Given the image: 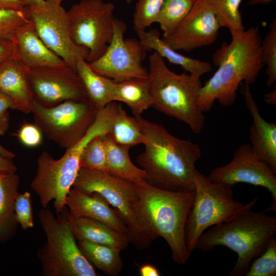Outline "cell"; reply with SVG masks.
I'll list each match as a JSON object with an SVG mask.
<instances>
[{
  "label": "cell",
  "instance_id": "cell-1",
  "mask_svg": "<svg viewBox=\"0 0 276 276\" xmlns=\"http://www.w3.org/2000/svg\"><path fill=\"white\" fill-rule=\"evenodd\" d=\"M136 118L145 136L144 150L136 157L144 180L163 190L194 192L195 165L202 155L198 145L174 136L160 124Z\"/></svg>",
  "mask_w": 276,
  "mask_h": 276
},
{
  "label": "cell",
  "instance_id": "cell-2",
  "mask_svg": "<svg viewBox=\"0 0 276 276\" xmlns=\"http://www.w3.org/2000/svg\"><path fill=\"white\" fill-rule=\"evenodd\" d=\"M231 36L230 43L223 42L214 53L213 61L218 68L199 92L197 103L204 112L210 111L216 100L224 107L232 106L239 85L254 84L265 66L258 26Z\"/></svg>",
  "mask_w": 276,
  "mask_h": 276
},
{
  "label": "cell",
  "instance_id": "cell-3",
  "mask_svg": "<svg viewBox=\"0 0 276 276\" xmlns=\"http://www.w3.org/2000/svg\"><path fill=\"white\" fill-rule=\"evenodd\" d=\"M209 228L198 238L195 249L209 252L223 246L235 251L238 259L228 274L240 276L245 274L251 262L275 237L276 218L249 208Z\"/></svg>",
  "mask_w": 276,
  "mask_h": 276
},
{
  "label": "cell",
  "instance_id": "cell-4",
  "mask_svg": "<svg viewBox=\"0 0 276 276\" xmlns=\"http://www.w3.org/2000/svg\"><path fill=\"white\" fill-rule=\"evenodd\" d=\"M148 73L151 107L186 123L195 134H200L205 123L204 112L197 103L202 86L200 77L172 71L155 52L149 56Z\"/></svg>",
  "mask_w": 276,
  "mask_h": 276
},
{
  "label": "cell",
  "instance_id": "cell-5",
  "mask_svg": "<svg viewBox=\"0 0 276 276\" xmlns=\"http://www.w3.org/2000/svg\"><path fill=\"white\" fill-rule=\"evenodd\" d=\"M72 188L104 197L117 210L128 229L130 243L137 249L148 248L160 237L145 214L133 182L105 171L80 167Z\"/></svg>",
  "mask_w": 276,
  "mask_h": 276
},
{
  "label": "cell",
  "instance_id": "cell-6",
  "mask_svg": "<svg viewBox=\"0 0 276 276\" xmlns=\"http://www.w3.org/2000/svg\"><path fill=\"white\" fill-rule=\"evenodd\" d=\"M152 226L167 242L173 261L186 264L191 254L185 238L187 216L194 192H174L153 187L145 180L134 183Z\"/></svg>",
  "mask_w": 276,
  "mask_h": 276
},
{
  "label": "cell",
  "instance_id": "cell-7",
  "mask_svg": "<svg viewBox=\"0 0 276 276\" xmlns=\"http://www.w3.org/2000/svg\"><path fill=\"white\" fill-rule=\"evenodd\" d=\"M68 213L66 206L57 217L48 207L38 212V219L47 239L37 254L41 275L98 276L76 243L68 222Z\"/></svg>",
  "mask_w": 276,
  "mask_h": 276
},
{
  "label": "cell",
  "instance_id": "cell-8",
  "mask_svg": "<svg viewBox=\"0 0 276 276\" xmlns=\"http://www.w3.org/2000/svg\"><path fill=\"white\" fill-rule=\"evenodd\" d=\"M258 200L255 198L248 203L243 204L234 199L232 188L214 183L197 170L194 196L185 229L189 251L192 253L195 249L198 238L208 228L252 208Z\"/></svg>",
  "mask_w": 276,
  "mask_h": 276
},
{
  "label": "cell",
  "instance_id": "cell-9",
  "mask_svg": "<svg viewBox=\"0 0 276 276\" xmlns=\"http://www.w3.org/2000/svg\"><path fill=\"white\" fill-rule=\"evenodd\" d=\"M98 111L89 99L65 101L51 107L34 101L31 109L34 124L42 133L66 149L85 135L94 123Z\"/></svg>",
  "mask_w": 276,
  "mask_h": 276
},
{
  "label": "cell",
  "instance_id": "cell-10",
  "mask_svg": "<svg viewBox=\"0 0 276 276\" xmlns=\"http://www.w3.org/2000/svg\"><path fill=\"white\" fill-rule=\"evenodd\" d=\"M114 5L103 0H82L67 11L71 36L79 46L88 49V63L105 52L113 34Z\"/></svg>",
  "mask_w": 276,
  "mask_h": 276
},
{
  "label": "cell",
  "instance_id": "cell-11",
  "mask_svg": "<svg viewBox=\"0 0 276 276\" xmlns=\"http://www.w3.org/2000/svg\"><path fill=\"white\" fill-rule=\"evenodd\" d=\"M81 156L72 148L66 149L64 155L57 159L47 151L39 155L36 173L30 186L43 208L53 201L58 214L66 206V198L80 168Z\"/></svg>",
  "mask_w": 276,
  "mask_h": 276
},
{
  "label": "cell",
  "instance_id": "cell-12",
  "mask_svg": "<svg viewBox=\"0 0 276 276\" xmlns=\"http://www.w3.org/2000/svg\"><path fill=\"white\" fill-rule=\"evenodd\" d=\"M40 6H26L25 11L44 44L64 62L76 70L77 62L86 61L87 49L73 41L67 10L55 0H45Z\"/></svg>",
  "mask_w": 276,
  "mask_h": 276
},
{
  "label": "cell",
  "instance_id": "cell-13",
  "mask_svg": "<svg viewBox=\"0 0 276 276\" xmlns=\"http://www.w3.org/2000/svg\"><path fill=\"white\" fill-rule=\"evenodd\" d=\"M127 26L115 18L112 40L104 54L88 63L96 73L120 82L133 78L148 79L143 62L148 51L139 39L124 38Z\"/></svg>",
  "mask_w": 276,
  "mask_h": 276
},
{
  "label": "cell",
  "instance_id": "cell-14",
  "mask_svg": "<svg viewBox=\"0 0 276 276\" xmlns=\"http://www.w3.org/2000/svg\"><path fill=\"white\" fill-rule=\"evenodd\" d=\"M276 172L253 151L243 144L235 151L232 160L214 169L208 176L212 182L232 188L238 183L264 187L270 193L272 203L268 211L276 210Z\"/></svg>",
  "mask_w": 276,
  "mask_h": 276
},
{
  "label": "cell",
  "instance_id": "cell-15",
  "mask_svg": "<svg viewBox=\"0 0 276 276\" xmlns=\"http://www.w3.org/2000/svg\"><path fill=\"white\" fill-rule=\"evenodd\" d=\"M30 85L34 100L51 107L65 101L88 99L76 71L66 64L30 67Z\"/></svg>",
  "mask_w": 276,
  "mask_h": 276
},
{
  "label": "cell",
  "instance_id": "cell-16",
  "mask_svg": "<svg viewBox=\"0 0 276 276\" xmlns=\"http://www.w3.org/2000/svg\"><path fill=\"white\" fill-rule=\"evenodd\" d=\"M220 28L209 0H195L178 27L171 35L162 39L174 50L189 52L213 44Z\"/></svg>",
  "mask_w": 276,
  "mask_h": 276
},
{
  "label": "cell",
  "instance_id": "cell-17",
  "mask_svg": "<svg viewBox=\"0 0 276 276\" xmlns=\"http://www.w3.org/2000/svg\"><path fill=\"white\" fill-rule=\"evenodd\" d=\"M66 203L72 215L99 221L128 236L127 226L117 210L100 194L85 193L72 188Z\"/></svg>",
  "mask_w": 276,
  "mask_h": 276
},
{
  "label": "cell",
  "instance_id": "cell-18",
  "mask_svg": "<svg viewBox=\"0 0 276 276\" xmlns=\"http://www.w3.org/2000/svg\"><path fill=\"white\" fill-rule=\"evenodd\" d=\"M242 93L252 119L249 129L250 144L253 151L276 172V123L266 121L250 89V85L242 84Z\"/></svg>",
  "mask_w": 276,
  "mask_h": 276
},
{
  "label": "cell",
  "instance_id": "cell-19",
  "mask_svg": "<svg viewBox=\"0 0 276 276\" xmlns=\"http://www.w3.org/2000/svg\"><path fill=\"white\" fill-rule=\"evenodd\" d=\"M30 68L15 56L0 63V91L15 102L16 110L31 112L34 101L30 85Z\"/></svg>",
  "mask_w": 276,
  "mask_h": 276
},
{
  "label": "cell",
  "instance_id": "cell-20",
  "mask_svg": "<svg viewBox=\"0 0 276 276\" xmlns=\"http://www.w3.org/2000/svg\"><path fill=\"white\" fill-rule=\"evenodd\" d=\"M13 41L17 57L29 67L66 64L42 41L31 20L17 30Z\"/></svg>",
  "mask_w": 276,
  "mask_h": 276
},
{
  "label": "cell",
  "instance_id": "cell-21",
  "mask_svg": "<svg viewBox=\"0 0 276 276\" xmlns=\"http://www.w3.org/2000/svg\"><path fill=\"white\" fill-rule=\"evenodd\" d=\"M68 222L78 240H85L112 247L118 251L125 250L130 243L127 235L119 232L99 221L75 217L68 213Z\"/></svg>",
  "mask_w": 276,
  "mask_h": 276
},
{
  "label": "cell",
  "instance_id": "cell-22",
  "mask_svg": "<svg viewBox=\"0 0 276 276\" xmlns=\"http://www.w3.org/2000/svg\"><path fill=\"white\" fill-rule=\"evenodd\" d=\"M136 34L140 43L147 51L153 50L170 63L180 66L186 72L200 77L212 70L209 62L185 56L171 48L160 37L156 29Z\"/></svg>",
  "mask_w": 276,
  "mask_h": 276
},
{
  "label": "cell",
  "instance_id": "cell-23",
  "mask_svg": "<svg viewBox=\"0 0 276 276\" xmlns=\"http://www.w3.org/2000/svg\"><path fill=\"white\" fill-rule=\"evenodd\" d=\"M19 183L15 172L0 171V242H7L16 232L15 203Z\"/></svg>",
  "mask_w": 276,
  "mask_h": 276
},
{
  "label": "cell",
  "instance_id": "cell-24",
  "mask_svg": "<svg viewBox=\"0 0 276 276\" xmlns=\"http://www.w3.org/2000/svg\"><path fill=\"white\" fill-rule=\"evenodd\" d=\"M113 101L126 104L135 117L151 107L152 99L148 79L133 78L124 81H114Z\"/></svg>",
  "mask_w": 276,
  "mask_h": 276
},
{
  "label": "cell",
  "instance_id": "cell-25",
  "mask_svg": "<svg viewBox=\"0 0 276 276\" xmlns=\"http://www.w3.org/2000/svg\"><path fill=\"white\" fill-rule=\"evenodd\" d=\"M103 139L106 148L107 172L133 183L144 180L145 171L130 159V148L118 144L108 133L103 135Z\"/></svg>",
  "mask_w": 276,
  "mask_h": 276
},
{
  "label": "cell",
  "instance_id": "cell-26",
  "mask_svg": "<svg viewBox=\"0 0 276 276\" xmlns=\"http://www.w3.org/2000/svg\"><path fill=\"white\" fill-rule=\"evenodd\" d=\"M76 71L83 84L88 99L98 110L113 101L114 81L95 72L84 59L77 62Z\"/></svg>",
  "mask_w": 276,
  "mask_h": 276
},
{
  "label": "cell",
  "instance_id": "cell-27",
  "mask_svg": "<svg viewBox=\"0 0 276 276\" xmlns=\"http://www.w3.org/2000/svg\"><path fill=\"white\" fill-rule=\"evenodd\" d=\"M78 247L91 264L109 276L118 275L123 262L118 251L108 246L88 240H78Z\"/></svg>",
  "mask_w": 276,
  "mask_h": 276
},
{
  "label": "cell",
  "instance_id": "cell-28",
  "mask_svg": "<svg viewBox=\"0 0 276 276\" xmlns=\"http://www.w3.org/2000/svg\"><path fill=\"white\" fill-rule=\"evenodd\" d=\"M108 134L118 144L130 148L145 141L137 118L129 116L120 104Z\"/></svg>",
  "mask_w": 276,
  "mask_h": 276
},
{
  "label": "cell",
  "instance_id": "cell-29",
  "mask_svg": "<svg viewBox=\"0 0 276 276\" xmlns=\"http://www.w3.org/2000/svg\"><path fill=\"white\" fill-rule=\"evenodd\" d=\"M195 0H165L156 18L163 32V37L171 35L187 16Z\"/></svg>",
  "mask_w": 276,
  "mask_h": 276
},
{
  "label": "cell",
  "instance_id": "cell-30",
  "mask_svg": "<svg viewBox=\"0 0 276 276\" xmlns=\"http://www.w3.org/2000/svg\"><path fill=\"white\" fill-rule=\"evenodd\" d=\"M243 0H209L220 27L231 34L243 31L245 28L239 7Z\"/></svg>",
  "mask_w": 276,
  "mask_h": 276
},
{
  "label": "cell",
  "instance_id": "cell-31",
  "mask_svg": "<svg viewBox=\"0 0 276 276\" xmlns=\"http://www.w3.org/2000/svg\"><path fill=\"white\" fill-rule=\"evenodd\" d=\"M261 56L266 65V85L271 86L276 81V19L270 22L268 31L261 42Z\"/></svg>",
  "mask_w": 276,
  "mask_h": 276
},
{
  "label": "cell",
  "instance_id": "cell-32",
  "mask_svg": "<svg viewBox=\"0 0 276 276\" xmlns=\"http://www.w3.org/2000/svg\"><path fill=\"white\" fill-rule=\"evenodd\" d=\"M165 0H137L133 13V29L144 31L155 23Z\"/></svg>",
  "mask_w": 276,
  "mask_h": 276
},
{
  "label": "cell",
  "instance_id": "cell-33",
  "mask_svg": "<svg viewBox=\"0 0 276 276\" xmlns=\"http://www.w3.org/2000/svg\"><path fill=\"white\" fill-rule=\"evenodd\" d=\"M80 167L107 172L106 148L103 135L96 136L87 145L80 159Z\"/></svg>",
  "mask_w": 276,
  "mask_h": 276
},
{
  "label": "cell",
  "instance_id": "cell-34",
  "mask_svg": "<svg viewBox=\"0 0 276 276\" xmlns=\"http://www.w3.org/2000/svg\"><path fill=\"white\" fill-rule=\"evenodd\" d=\"M246 276L276 275V239L273 238L265 250L253 260Z\"/></svg>",
  "mask_w": 276,
  "mask_h": 276
},
{
  "label": "cell",
  "instance_id": "cell-35",
  "mask_svg": "<svg viewBox=\"0 0 276 276\" xmlns=\"http://www.w3.org/2000/svg\"><path fill=\"white\" fill-rule=\"evenodd\" d=\"M29 20L25 9L22 11L0 9V38L13 41L17 30Z\"/></svg>",
  "mask_w": 276,
  "mask_h": 276
},
{
  "label": "cell",
  "instance_id": "cell-36",
  "mask_svg": "<svg viewBox=\"0 0 276 276\" xmlns=\"http://www.w3.org/2000/svg\"><path fill=\"white\" fill-rule=\"evenodd\" d=\"M15 219L21 227L26 230L34 226L31 195L30 192L18 193L15 203Z\"/></svg>",
  "mask_w": 276,
  "mask_h": 276
},
{
  "label": "cell",
  "instance_id": "cell-37",
  "mask_svg": "<svg viewBox=\"0 0 276 276\" xmlns=\"http://www.w3.org/2000/svg\"><path fill=\"white\" fill-rule=\"evenodd\" d=\"M21 143L28 147H35L42 143V132L35 125L25 123L16 133Z\"/></svg>",
  "mask_w": 276,
  "mask_h": 276
},
{
  "label": "cell",
  "instance_id": "cell-38",
  "mask_svg": "<svg viewBox=\"0 0 276 276\" xmlns=\"http://www.w3.org/2000/svg\"><path fill=\"white\" fill-rule=\"evenodd\" d=\"M9 109L16 110V104L10 97L0 91V136L5 135L9 127Z\"/></svg>",
  "mask_w": 276,
  "mask_h": 276
},
{
  "label": "cell",
  "instance_id": "cell-39",
  "mask_svg": "<svg viewBox=\"0 0 276 276\" xmlns=\"http://www.w3.org/2000/svg\"><path fill=\"white\" fill-rule=\"evenodd\" d=\"M17 56L14 41L0 38V63Z\"/></svg>",
  "mask_w": 276,
  "mask_h": 276
},
{
  "label": "cell",
  "instance_id": "cell-40",
  "mask_svg": "<svg viewBox=\"0 0 276 276\" xmlns=\"http://www.w3.org/2000/svg\"><path fill=\"white\" fill-rule=\"evenodd\" d=\"M26 6L22 0H0V9L22 11Z\"/></svg>",
  "mask_w": 276,
  "mask_h": 276
},
{
  "label": "cell",
  "instance_id": "cell-41",
  "mask_svg": "<svg viewBox=\"0 0 276 276\" xmlns=\"http://www.w3.org/2000/svg\"><path fill=\"white\" fill-rule=\"evenodd\" d=\"M140 274L141 276L160 275L157 269L151 264H145L142 266L140 269Z\"/></svg>",
  "mask_w": 276,
  "mask_h": 276
},
{
  "label": "cell",
  "instance_id": "cell-42",
  "mask_svg": "<svg viewBox=\"0 0 276 276\" xmlns=\"http://www.w3.org/2000/svg\"><path fill=\"white\" fill-rule=\"evenodd\" d=\"M16 169L12 160H8L0 155V171L15 172Z\"/></svg>",
  "mask_w": 276,
  "mask_h": 276
},
{
  "label": "cell",
  "instance_id": "cell-43",
  "mask_svg": "<svg viewBox=\"0 0 276 276\" xmlns=\"http://www.w3.org/2000/svg\"><path fill=\"white\" fill-rule=\"evenodd\" d=\"M265 102L267 104L276 105V88L264 96Z\"/></svg>",
  "mask_w": 276,
  "mask_h": 276
},
{
  "label": "cell",
  "instance_id": "cell-44",
  "mask_svg": "<svg viewBox=\"0 0 276 276\" xmlns=\"http://www.w3.org/2000/svg\"><path fill=\"white\" fill-rule=\"evenodd\" d=\"M0 155H2L4 158L10 160H12V159L15 157V155L13 152L4 148L1 144H0Z\"/></svg>",
  "mask_w": 276,
  "mask_h": 276
},
{
  "label": "cell",
  "instance_id": "cell-45",
  "mask_svg": "<svg viewBox=\"0 0 276 276\" xmlns=\"http://www.w3.org/2000/svg\"><path fill=\"white\" fill-rule=\"evenodd\" d=\"M26 6H40L45 4V0H22Z\"/></svg>",
  "mask_w": 276,
  "mask_h": 276
},
{
  "label": "cell",
  "instance_id": "cell-46",
  "mask_svg": "<svg viewBox=\"0 0 276 276\" xmlns=\"http://www.w3.org/2000/svg\"><path fill=\"white\" fill-rule=\"evenodd\" d=\"M275 0H250L248 4L251 5H257L259 4H268Z\"/></svg>",
  "mask_w": 276,
  "mask_h": 276
},
{
  "label": "cell",
  "instance_id": "cell-47",
  "mask_svg": "<svg viewBox=\"0 0 276 276\" xmlns=\"http://www.w3.org/2000/svg\"><path fill=\"white\" fill-rule=\"evenodd\" d=\"M127 3L130 4L132 2V0H125Z\"/></svg>",
  "mask_w": 276,
  "mask_h": 276
},
{
  "label": "cell",
  "instance_id": "cell-48",
  "mask_svg": "<svg viewBox=\"0 0 276 276\" xmlns=\"http://www.w3.org/2000/svg\"><path fill=\"white\" fill-rule=\"evenodd\" d=\"M56 1L58 2H59V3H61V2L63 1V0H55Z\"/></svg>",
  "mask_w": 276,
  "mask_h": 276
}]
</instances>
